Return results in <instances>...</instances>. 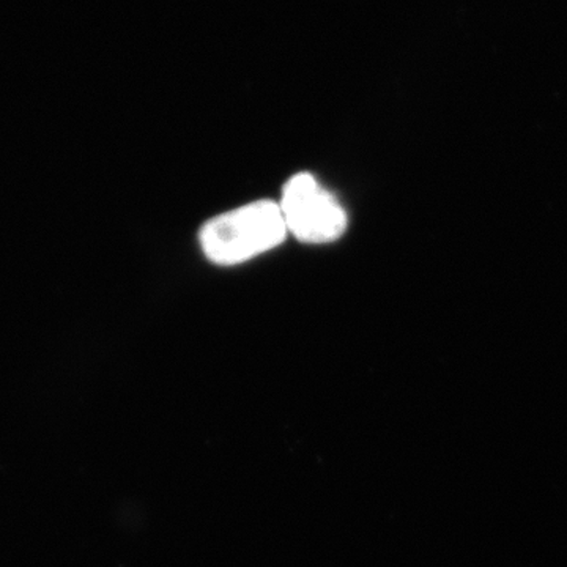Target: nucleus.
<instances>
[{
  "label": "nucleus",
  "instance_id": "f257e3e1",
  "mask_svg": "<svg viewBox=\"0 0 567 567\" xmlns=\"http://www.w3.org/2000/svg\"><path fill=\"white\" fill-rule=\"evenodd\" d=\"M287 234L279 204L257 200L205 223L199 241L210 262L238 265L281 245Z\"/></svg>",
  "mask_w": 567,
  "mask_h": 567
},
{
  "label": "nucleus",
  "instance_id": "f03ea898",
  "mask_svg": "<svg viewBox=\"0 0 567 567\" xmlns=\"http://www.w3.org/2000/svg\"><path fill=\"white\" fill-rule=\"evenodd\" d=\"M278 204L287 233L303 244H330L346 233L344 207L315 175L300 173L290 177L284 185L281 203Z\"/></svg>",
  "mask_w": 567,
  "mask_h": 567
}]
</instances>
